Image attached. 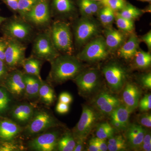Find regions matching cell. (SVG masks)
Returning a JSON list of instances; mask_svg holds the SVG:
<instances>
[{
  "mask_svg": "<svg viewBox=\"0 0 151 151\" xmlns=\"http://www.w3.org/2000/svg\"><path fill=\"white\" fill-rule=\"evenodd\" d=\"M51 62L50 77L56 83H62L75 78L82 70V65L78 58L71 55H58Z\"/></svg>",
  "mask_w": 151,
  "mask_h": 151,
  "instance_id": "6da1fadb",
  "label": "cell"
},
{
  "mask_svg": "<svg viewBox=\"0 0 151 151\" xmlns=\"http://www.w3.org/2000/svg\"><path fill=\"white\" fill-rule=\"evenodd\" d=\"M50 35L58 51L71 54L73 51V40L68 24L60 21L55 22L52 27Z\"/></svg>",
  "mask_w": 151,
  "mask_h": 151,
  "instance_id": "7a4b0ae2",
  "label": "cell"
},
{
  "mask_svg": "<svg viewBox=\"0 0 151 151\" xmlns=\"http://www.w3.org/2000/svg\"><path fill=\"white\" fill-rule=\"evenodd\" d=\"M99 119L98 114L92 107H83L79 121L73 129V136L76 140L84 142Z\"/></svg>",
  "mask_w": 151,
  "mask_h": 151,
  "instance_id": "3957f363",
  "label": "cell"
},
{
  "mask_svg": "<svg viewBox=\"0 0 151 151\" xmlns=\"http://www.w3.org/2000/svg\"><path fill=\"white\" fill-rule=\"evenodd\" d=\"M105 39L99 37L90 42L78 54V59L87 62H96L105 59L108 55Z\"/></svg>",
  "mask_w": 151,
  "mask_h": 151,
  "instance_id": "277c9868",
  "label": "cell"
},
{
  "mask_svg": "<svg viewBox=\"0 0 151 151\" xmlns=\"http://www.w3.org/2000/svg\"><path fill=\"white\" fill-rule=\"evenodd\" d=\"M50 34L43 33L37 36L34 41L33 52L37 58L51 61L58 56Z\"/></svg>",
  "mask_w": 151,
  "mask_h": 151,
  "instance_id": "5b68a950",
  "label": "cell"
},
{
  "mask_svg": "<svg viewBox=\"0 0 151 151\" xmlns=\"http://www.w3.org/2000/svg\"><path fill=\"white\" fill-rule=\"evenodd\" d=\"M99 30V25L95 21L88 17L81 19L75 27L76 42L78 45H83L95 36Z\"/></svg>",
  "mask_w": 151,
  "mask_h": 151,
  "instance_id": "8992f818",
  "label": "cell"
},
{
  "mask_svg": "<svg viewBox=\"0 0 151 151\" xmlns=\"http://www.w3.org/2000/svg\"><path fill=\"white\" fill-rule=\"evenodd\" d=\"M75 82L79 92L82 95L88 96L99 86L100 74L97 70L94 69L81 72L75 77Z\"/></svg>",
  "mask_w": 151,
  "mask_h": 151,
  "instance_id": "52a82bcc",
  "label": "cell"
},
{
  "mask_svg": "<svg viewBox=\"0 0 151 151\" xmlns=\"http://www.w3.org/2000/svg\"><path fill=\"white\" fill-rule=\"evenodd\" d=\"M103 73L112 90L119 92L122 89L125 84L127 74L122 66L116 63L108 64L103 68Z\"/></svg>",
  "mask_w": 151,
  "mask_h": 151,
  "instance_id": "ba28073f",
  "label": "cell"
},
{
  "mask_svg": "<svg viewBox=\"0 0 151 151\" xmlns=\"http://www.w3.org/2000/svg\"><path fill=\"white\" fill-rule=\"evenodd\" d=\"M5 52L6 65L9 67L15 68L22 64L25 59L26 47L19 41L10 39Z\"/></svg>",
  "mask_w": 151,
  "mask_h": 151,
  "instance_id": "9c48e42d",
  "label": "cell"
},
{
  "mask_svg": "<svg viewBox=\"0 0 151 151\" xmlns=\"http://www.w3.org/2000/svg\"><path fill=\"white\" fill-rule=\"evenodd\" d=\"M24 17L28 22L37 26L47 24L50 19V14L47 1L39 0Z\"/></svg>",
  "mask_w": 151,
  "mask_h": 151,
  "instance_id": "30bf717a",
  "label": "cell"
},
{
  "mask_svg": "<svg viewBox=\"0 0 151 151\" xmlns=\"http://www.w3.org/2000/svg\"><path fill=\"white\" fill-rule=\"evenodd\" d=\"M56 125V121L53 116L45 111H40L33 117L26 131L28 134L34 135L54 127Z\"/></svg>",
  "mask_w": 151,
  "mask_h": 151,
  "instance_id": "8fae6325",
  "label": "cell"
},
{
  "mask_svg": "<svg viewBox=\"0 0 151 151\" xmlns=\"http://www.w3.org/2000/svg\"><path fill=\"white\" fill-rule=\"evenodd\" d=\"M6 35L10 39L18 41L24 40L28 38L32 32L29 25L24 22L12 20L7 22L3 27Z\"/></svg>",
  "mask_w": 151,
  "mask_h": 151,
  "instance_id": "7c38bea8",
  "label": "cell"
},
{
  "mask_svg": "<svg viewBox=\"0 0 151 151\" xmlns=\"http://www.w3.org/2000/svg\"><path fill=\"white\" fill-rule=\"evenodd\" d=\"M93 105L98 112L103 115H110L121 105L117 97L107 92H102L94 98Z\"/></svg>",
  "mask_w": 151,
  "mask_h": 151,
  "instance_id": "4fadbf2b",
  "label": "cell"
},
{
  "mask_svg": "<svg viewBox=\"0 0 151 151\" xmlns=\"http://www.w3.org/2000/svg\"><path fill=\"white\" fill-rule=\"evenodd\" d=\"M56 132H49L41 134L29 142V147L40 151H53L56 147L58 141Z\"/></svg>",
  "mask_w": 151,
  "mask_h": 151,
  "instance_id": "5bb4252c",
  "label": "cell"
},
{
  "mask_svg": "<svg viewBox=\"0 0 151 151\" xmlns=\"http://www.w3.org/2000/svg\"><path fill=\"white\" fill-rule=\"evenodd\" d=\"M124 105H120L110 115L111 123L113 128L119 131H124L129 126L130 113Z\"/></svg>",
  "mask_w": 151,
  "mask_h": 151,
  "instance_id": "9a60e30c",
  "label": "cell"
},
{
  "mask_svg": "<svg viewBox=\"0 0 151 151\" xmlns=\"http://www.w3.org/2000/svg\"><path fill=\"white\" fill-rule=\"evenodd\" d=\"M125 131L127 145L132 149L139 150L142 142L146 130L141 126L133 124L129 125Z\"/></svg>",
  "mask_w": 151,
  "mask_h": 151,
  "instance_id": "2e32d148",
  "label": "cell"
},
{
  "mask_svg": "<svg viewBox=\"0 0 151 151\" xmlns=\"http://www.w3.org/2000/svg\"><path fill=\"white\" fill-rule=\"evenodd\" d=\"M24 75L19 70H14L9 75L7 79L6 85L8 89L16 97H21L25 93Z\"/></svg>",
  "mask_w": 151,
  "mask_h": 151,
  "instance_id": "e0dca14e",
  "label": "cell"
},
{
  "mask_svg": "<svg viewBox=\"0 0 151 151\" xmlns=\"http://www.w3.org/2000/svg\"><path fill=\"white\" fill-rule=\"evenodd\" d=\"M122 96L124 105L132 112L139 105L140 91L137 85L128 83L124 88Z\"/></svg>",
  "mask_w": 151,
  "mask_h": 151,
  "instance_id": "ac0fdd59",
  "label": "cell"
},
{
  "mask_svg": "<svg viewBox=\"0 0 151 151\" xmlns=\"http://www.w3.org/2000/svg\"><path fill=\"white\" fill-rule=\"evenodd\" d=\"M105 44L108 50L115 51L121 47L125 40V35L121 32L113 29L105 31Z\"/></svg>",
  "mask_w": 151,
  "mask_h": 151,
  "instance_id": "d6986e66",
  "label": "cell"
},
{
  "mask_svg": "<svg viewBox=\"0 0 151 151\" xmlns=\"http://www.w3.org/2000/svg\"><path fill=\"white\" fill-rule=\"evenodd\" d=\"M20 127L12 121L4 120L0 121V139L11 141L20 132Z\"/></svg>",
  "mask_w": 151,
  "mask_h": 151,
  "instance_id": "ffe728a7",
  "label": "cell"
},
{
  "mask_svg": "<svg viewBox=\"0 0 151 151\" xmlns=\"http://www.w3.org/2000/svg\"><path fill=\"white\" fill-rule=\"evenodd\" d=\"M139 40L137 36L132 34L126 42L120 47L119 55L125 59H129L134 57L138 51Z\"/></svg>",
  "mask_w": 151,
  "mask_h": 151,
  "instance_id": "44dd1931",
  "label": "cell"
},
{
  "mask_svg": "<svg viewBox=\"0 0 151 151\" xmlns=\"http://www.w3.org/2000/svg\"><path fill=\"white\" fill-rule=\"evenodd\" d=\"M25 85V93L30 98L38 96L41 81L35 76L29 74L24 75Z\"/></svg>",
  "mask_w": 151,
  "mask_h": 151,
  "instance_id": "7402d4cb",
  "label": "cell"
},
{
  "mask_svg": "<svg viewBox=\"0 0 151 151\" xmlns=\"http://www.w3.org/2000/svg\"><path fill=\"white\" fill-rule=\"evenodd\" d=\"M12 114L14 119L18 122H27L33 115V108L28 104H21L14 108Z\"/></svg>",
  "mask_w": 151,
  "mask_h": 151,
  "instance_id": "603a6c76",
  "label": "cell"
},
{
  "mask_svg": "<svg viewBox=\"0 0 151 151\" xmlns=\"http://www.w3.org/2000/svg\"><path fill=\"white\" fill-rule=\"evenodd\" d=\"M22 65L27 74L35 76L42 81L40 75L41 62L39 60L30 58L24 59Z\"/></svg>",
  "mask_w": 151,
  "mask_h": 151,
  "instance_id": "cb8c5ba5",
  "label": "cell"
},
{
  "mask_svg": "<svg viewBox=\"0 0 151 151\" xmlns=\"http://www.w3.org/2000/svg\"><path fill=\"white\" fill-rule=\"evenodd\" d=\"M76 142L73 135L69 133H65L58 141L57 147L60 151H73Z\"/></svg>",
  "mask_w": 151,
  "mask_h": 151,
  "instance_id": "d4e9b609",
  "label": "cell"
},
{
  "mask_svg": "<svg viewBox=\"0 0 151 151\" xmlns=\"http://www.w3.org/2000/svg\"><path fill=\"white\" fill-rule=\"evenodd\" d=\"M38 96L41 100L46 105H51L54 101V91L51 86L42 81L39 91Z\"/></svg>",
  "mask_w": 151,
  "mask_h": 151,
  "instance_id": "484cf974",
  "label": "cell"
},
{
  "mask_svg": "<svg viewBox=\"0 0 151 151\" xmlns=\"http://www.w3.org/2000/svg\"><path fill=\"white\" fill-rule=\"evenodd\" d=\"M107 145L108 150L110 151H125L128 147L126 140L121 135L109 138Z\"/></svg>",
  "mask_w": 151,
  "mask_h": 151,
  "instance_id": "4316f807",
  "label": "cell"
},
{
  "mask_svg": "<svg viewBox=\"0 0 151 151\" xmlns=\"http://www.w3.org/2000/svg\"><path fill=\"white\" fill-rule=\"evenodd\" d=\"M134 57L135 65L138 68L145 69L150 66L151 55L150 52L138 50Z\"/></svg>",
  "mask_w": 151,
  "mask_h": 151,
  "instance_id": "83f0119b",
  "label": "cell"
},
{
  "mask_svg": "<svg viewBox=\"0 0 151 151\" xmlns=\"http://www.w3.org/2000/svg\"><path fill=\"white\" fill-rule=\"evenodd\" d=\"M115 129L107 122L101 123L97 126L96 131V137L106 140L113 137Z\"/></svg>",
  "mask_w": 151,
  "mask_h": 151,
  "instance_id": "f1b7e54d",
  "label": "cell"
},
{
  "mask_svg": "<svg viewBox=\"0 0 151 151\" xmlns=\"http://www.w3.org/2000/svg\"><path fill=\"white\" fill-rule=\"evenodd\" d=\"M54 8L58 13L68 14L72 12L74 9L70 0H53Z\"/></svg>",
  "mask_w": 151,
  "mask_h": 151,
  "instance_id": "f546056e",
  "label": "cell"
},
{
  "mask_svg": "<svg viewBox=\"0 0 151 151\" xmlns=\"http://www.w3.org/2000/svg\"><path fill=\"white\" fill-rule=\"evenodd\" d=\"M117 27L120 30L125 32H132L134 29L133 20L125 18L120 15L119 12L116 13L115 15Z\"/></svg>",
  "mask_w": 151,
  "mask_h": 151,
  "instance_id": "4dcf8cb0",
  "label": "cell"
},
{
  "mask_svg": "<svg viewBox=\"0 0 151 151\" xmlns=\"http://www.w3.org/2000/svg\"><path fill=\"white\" fill-rule=\"evenodd\" d=\"M98 16L101 23L105 26L112 24L115 20V15L114 11L105 6L100 10Z\"/></svg>",
  "mask_w": 151,
  "mask_h": 151,
  "instance_id": "1f68e13d",
  "label": "cell"
},
{
  "mask_svg": "<svg viewBox=\"0 0 151 151\" xmlns=\"http://www.w3.org/2000/svg\"><path fill=\"white\" fill-rule=\"evenodd\" d=\"M120 11L119 13L121 16L131 20L137 18L142 14L141 11L130 4L126 5Z\"/></svg>",
  "mask_w": 151,
  "mask_h": 151,
  "instance_id": "d6a6232c",
  "label": "cell"
},
{
  "mask_svg": "<svg viewBox=\"0 0 151 151\" xmlns=\"http://www.w3.org/2000/svg\"><path fill=\"white\" fill-rule=\"evenodd\" d=\"M39 0H19L18 10L20 14L24 17L27 14Z\"/></svg>",
  "mask_w": 151,
  "mask_h": 151,
  "instance_id": "836d02e7",
  "label": "cell"
},
{
  "mask_svg": "<svg viewBox=\"0 0 151 151\" xmlns=\"http://www.w3.org/2000/svg\"><path fill=\"white\" fill-rule=\"evenodd\" d=\"M102 3L114 12L122 10L126 5L125 0H106L102 1Z\"/></svg>",
  "mask_w": 151,
  "mask_h": 151,
  "instance_id": "e575fe53",
  "label": "cell"
},
{
  "mask_svg": "<svg viewBox=\"0 0 151 151\" xmlns=\"http://www.w3.org/2000/svg\"><path fill=\"white\" fill-rule=\"evenodd\" d=\"M10 100L8 94L4 90L0 88V112H4L8 107Z\"/></svg>",
  "mask_w": 151,
  "mask_h": 151,
  "instance_id": "d590c367",
  "label": "cell"
},
{
  "mask_svg": "<svg viewBox=\"0 0 151 151\" xmlns=\"http://www.w3.org/2000/svg\"><path fill=\"white\" fill-rule=\"evenodd\" d=\"M139 107L141 111H147L151 108V95L150 94H146L139 102Z\"/></svg>",
  "mask_w": 151,
  "mask_h": 151,
  "instance_id": "8d00e7d4",
  "label": "cell"
},
{
  "mask_svg": "<svg viewBox=\"0 0 151 151\" xmlns=\"http://www.w3.org/2000/svg\"><path fill=\"white\" fill-rule=\"evenodd\" d=\"M139 150L143 151L151 150V135L150 132L146 131L142 142Z\"/></svg>",
  "mask_w": 151,
  "mask_h": 151,
  "instance_id": "74e56055",
  "label": "cell"
},
{
  "mask_svg": "<svg viewBox=\"0 0 151 151\" xmlns=\"http://www.w3.org/2000/svg\"><path fill=\"white\" fill-rule=\"evenodd\" d=\"M139 124L142 126L147 128L151 127V115L150 113H144L139 116L138 119Z\"/></svg>",
  "mask_w": 151,
  "mask_h": 151,
  "instance_id": "f35d334b",
  "label": "cell"
},
{
  "mask_svg": "<svg viewBox=\"0 0 151 151\" xmlns=\"http://www.w3.org/2000/svg\"><path fill=\"white\" fill-rule=\"evenodd\" d=\"M80 3L86 5L92 12L93 15L95 14L98 12V6L94 1L92 0H81Z\"/></svg>",
  "mask_w": 151,
  "mask_h": 151,
  "instance_id": "ab89813d",
  "label": "cell"
},
{
  "mask_svg": "<svg viewBox=\"0 0 151 151\" xmlns=\"http://www.w3.org/2000/svg\"><path fill=\"white\" fill-rule=\"evenodd\" d=\"M19 146L12 142H4L0 146V151H14L19 150Z\"/></svg>",
  "mask_w": 151,
  "mask_h": 151,
  "instance_id": "60d3db41",
  "label": "cell"
},
{
  "mask_svg": "<svg viewBox=\"0 0 151 151\" xmlns=\"http://www.w3.org/2000/svg\"><path fill=\"white\" fill-rule=\"evenodd\" d=\"M8 41L0 38V59L4 61L5 52L7 46Z\"/></svg>",
  "mask_w": 151,
  "mask_h": 151,
  "instance_id": "b9f144b4",
  "label": "cell"
},
{
  "mask_svg": "<svg viewBox=\"0 0 151 151\" xmlns=\"http://www.w3.org/2000/svg\"><path fill=\"white\" fill-rule=\"evenodd\" d=\"M100 151L108 150V145L105 140L97 137L93 138Z\"/></svg>",
  "mask_w": 151,
  "mask_h": 151,
  "instance_id": "7bdbcfd3",
  "label": "cell"
},
{
  "mask_svg": "<svg viewBox=\"0 0 151 151\" xmlns=\"http://www.w3.org/2000/svg\"><path fill=\"white\" fill-rule=\"evenodd\" d=\"M69 104L59 102L56 107V111L60 114H65L69 111Z\"/></svg>",
  "mask_w": 151,
  "mask_h": 151,
  "instance_id": "ee69618b",
  "label": "cell"
},
{
  "mask_svg": "<svg viewBox=\"0 0 151 151\" xmlns=\"http://www.w3.org/2000/svg\"><path fill=\"white\" fill-rule=\"evenodd\" d=\"M142 84L147 88L150 89L151 88V74L147 73L142 76L141 78Z\"/></svg>",
  "mask_w": 151,
  "mask_h": 151,
  "instance_id": "f6af8a7d",
  "label": "cell"
},
{
  "mask_svg": "<svg viewBox=\"0 0 151 151\" xmlns=\"http://www.w3.org/2000/svg\"><path fill=\"white\" fill-rule=\"evenodd\" d=\"M73 98L72 96L67 92H63L60 95L59 102L69 104L72 102Z\"/></svg>",
  "mask_w": 151,
  "mask_h": 151,
  "instance_id": "bcb514c9",
  "label": "cell"
},
{
  "mask_svg": "<svg viewBox=\"0 0 151 151\" xmlns=\"http://www.w3.org/2000/svg\"><path fill=\"white\" fill-rule=\"evenodd\" d=\"M141 40L145 42L147 45L149 49L151 48V32L150 31L145 35L143 36L141 38Z\"/></svg>",
  "mask_w": 151,
  "mask_h": 151,
  "instance_id": "7dc6e473",
  "label": "cell"
},
{
  "mask_svg": "<svg viewBox=\"0 0 151 151\" xmlns=\"http://www.w3.org/2000/svg\"><path fill=\"white\" fill-rule=\"evenodd\" d=\"M19 0H5L7 5L13 10L17 11Z\"/></svg>",
  "mask_w": 151,
  "mask_h": 151,
  "instance_id": "c3c4849f",
  "label": "cell"
},
{
  "mask_svg": "<svg viewBox=\"0 0 151 151\" xmlns=\"http://www.w3.org/2000/svg\"><path fill=\"white\" fill-rule=\"evenodd\" d=\"M87 150L89 151H100L99 148L96 145L94 138H92L89 140L88 144Z\"/></svg>",
  "mask_w": 151,
  "mask_h": 151,
  "instance_id": "681fc988",
  "label": "cell"
},
{
  "mask_svg": "<svg viewBox=\"0 0 151 151\" xmlns=\"http://www.w3.org/2000/svg\"><path fill=\"white\" fill-rule=\"evenodd\" d=\"M6 72V65L4 61L0 59V78L4 77Z\"/></svg>",
  "mask_w": 151,
  "mask_h": 151,
  "instance_id": "f907efd6",
  "label": "cell"
},
{
  "mask_svg": "<svg viewBox=\"0 0 151 151\" xmlns=\"http://www.w3.org/2000/svg\"><path fill=\"white\" fill-rule=\"evenodd\" d=\"M75 147L73 151H81L84 150V142L81 140H76Z\"/></svg>",
  "mask_w": 151,
  "mask_h": 151,
  "instance_id": "816d5d0a",
  "label": "cell"
},
{
  "mask_svg": "<svg viewBox=\"0 0 151 151\" xmlns=\"http://www.w3.org/2000/svg\"><path fill=\"white\" fill-rule=\"evenodd\" d=\"M6 20V18L4 17H1L0 16V26Z\"/></svg>",
  "mask_w": 151,
  "mask_h": 151,
  "instance_id": "f5cc1de1",
  "label": "cell"
},
{
  "mask_svg": "<svg viewBox=\"0 0 151 151\" xmlns=\"http://www.w3.org/2000/svg\"><path fill=\"white\" fill-rule=\"evenodd\" d=\"M139 1H143V2L151 1V0H139Z\"/></svg>",
  "mask_w": 151,
  "mask_h": 151,
  "instance_id": "db71d44e",
  "label": "cell"
},
{
  "mask_svg": "<svg viewBox=\"0 0 151 151\" xmlns=\"http://www.w3.org/2000/svg\"><path fill=\"white\" fill-rule=\"evenodd\" d=\"M92 1H94V2L96 1H102L103 0H92Z\"/></svg>",
  "mask_w": 151,
  "mask_h": 151,
  "instance_id": "11a10c76",
  "label": "cell"
},
{
  "mask_svg": "<svg viewBox=\"0 0 151 151\" xmlns=\"http://www.w3.org/2000/svg\"><path fill=\"white\" fill-rule=\"evenodd\" d=\"M106 1V0H103L102 1Z\"/></svg>",
  "mask_w": 151,
  "mask_h": 151,
  "instance_id": "9f6ffc18",
  "label": "cell"
}]
</instances>
